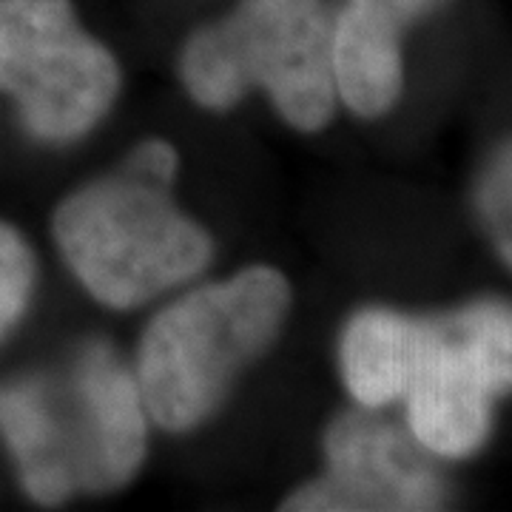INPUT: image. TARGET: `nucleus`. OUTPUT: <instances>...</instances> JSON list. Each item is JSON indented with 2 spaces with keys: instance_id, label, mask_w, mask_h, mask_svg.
I'll return each instance as SVG.
<instances>
[{
  "instance_id": "obj_8",
  "label": "nucleus",
  "mask_w": 512,
  "mask_h": 512,
  "mask_svg": "<svg viewBox=\"0 0 512 512\" xmlns=\"http://www.w3.org/2000/svg\"><path fill=\"white\" fill-rule=\"evenodd\" d=\"M330 72L336 100L359 117H382L404 86L402 32L348 3L330 29Z\"/></svg>"
},
{
  "instance_id": "obj_13",
  "label": "nucleus",
  "mask_w": 512,
  "mask_h": 512,
  "mask_svg": "<svg viewBox=\"0 0 512 512\" xmlns=\"http://www.w3.org/2000/svg\"><path fill=\"white\" fill-rule=\"evenodd\" d=\"M348 3L356 6V9H362V12H367L370 18L393 26L396 32H404L416 20L427 18L430 12H436L447 0H348Z\"/></svg>"
},
{
  "instance_id": "obj_5",
  "label": "nucleus",
  "mask_w": 512,
  "mask_h": 512,
  "mask_svg": "<svg viewBox=\"0 0 512 512\" xmlns=\"http://www.w3.org/2000/svg\"><path fill=\"white\" fill-rule=\"evenodd\" d=\"M57 419L74 493H109L140 470L146 456V404L137 376L106 345L83 350L55 384Z\"/></svg>"
},
{
  "instance_id": "obj_4",
  "label": "nucleus",
  "mask_w": 512,
  "mask_h": 512,
  "mask_svg": "<svg viewBox=\"0 0 512 512\" xmlns=\"http://www.w3.org/2000/svg\"><path fill=\"white\" fill-rule=\"evenodd\" d=\"M251 83L299 131H319L336 109L330 72L333 20L322 0H239L225 18Z\"/></svg>"
},
{
  "instance_id": "obj_3",
  "label": "nucleus",
  "mask_w": 512,
  "mask_h": 512,
  "mask_svg": "<svg viewBox=\"0 0 512 512\" xmlns=\"http://www.w3.org/2000/svg\"><path fill=\"white\" fill-rule=\"evenodd\" d=\"M0 92L37 140L72 143L106 117L120 69L69 0H0Z\"/></svg>"
},
{
  "instance_id": "obj_9",
  "label": "nucleus",
  "mask_w": 512,
  "mask_h": 512,
  "mask_svg": "<svg viewBox=\"0 0 512 512\" xmlns=\"http://www.w3.org/2000/svg\"><path fill=\"white\" fill-rule=\"evenodd\" d=\"M419 345V319L390 308H367L342 333V379L365 410H379L404 396Z\"/></svg>"
},
{
  "instance_id": "obj_2",
  "label": "nucleus",
  "mask_w": 512,
  "mask_h": 512,
  "mask_svg": "<svg viewBox=\"0 0 512 512\" xmlns=\"http://www.w3.org/2000/svg\"><path fill=\"white\" fill-rule=\"evenodd\" d=\"M55 239L97 302L126 311L180 288L211 262V239L134 171L86 185L55 214Z\"/></svg>"
},
{
  "instance_id": "obj_6",
  "label": "nucleus",
  "mask_w": 512,
  "mask_h": 512,
  "mask_svg": "<svg viewBox=\"0 0 512 512\" xmlns=\"http://www.w3.org/2000/svg\"><path fill=\"white\" fill-rule=\"evenodd\" d=\"M501 396L458 313L419 319V345L404 387L407 430L430 456H473L490 436Z\"/></svg>"
},
{
  "instance_id": "obj_10",
  "label": "nucleus",
  "mask_w": 512,
  "mask_h": 512,
  "mask_svg": "<svg viewBox=\"0 0 512 512\" xmlns=\"http://www.w3.org/2000/svg\"><path fill=\"white\" fill-rule=\"evenodd\" d=\"M180 77L185 92L191 94L202 109L225 111L237 106L245 94L254 89L251 74L242 63L234 35L228 23L205 26L185 43L180 57Z\"/></svg>"
},
{
  "instance_id": "obj_7",
  "label": "nucleus",
  "mask_w": 512,
  "mask_h": 512,
  "mask_svg": "<svg viewBox=\"0 0 512 512\" xmlns=\"http://www.w3.org/2000/svg\"><path fill=\"white\" fill-rule=\"evenodd\" d=\"M427 450L393 424L353 413L328 436L330 470L285 510H439L444 484Z\"/></svg>"
},
{
  "instance_id": "obj_12",
  "label": "nucleus",
  "mask_w": 512,
  "mask_h": 512,
  "mask_svg": "<svg viewBox=\"0 0 512 512\" xmlns=\"http://www.w3.org/2000/svg\"><path fill=\"white\" fill-rule=\"evenodd\" d=\"M35 282V259L15 228L0 222V336L18 322Z\"/></svg>"
},
{
  "instance_id": "obj_1",
  "label": "nucleus",
  "mask_w": 512,
  "mask_h": 512,
  "mask_svg": "<svg viewBox=\"0 0 512 512\" xmlns=\"http://www.w3.org/2000/svg\"><path fill=\"white\" fill-rule=\"evenodd\" d=\"M291 308V288L274 268H248L171 302L143 333L137 384L146 413L185 433L214 416L231 384L268 348Z\"/></svg>"
},
{
  "instance_id": "obj_11",
  "label": "nucleus",
  "mask_w": 512,
  "mask_h": 512,
  "mask_svg": "<svg viewBox=\"0 0 512 512\" xmlns=\"http://www.w3.org/2000/svg\"><path fill=\"white\" fill-rule=\"evenodd\" d=\"M478 214L512 271V140L495 151L478 183Z\"/></svg>"
},
{
  "instance_id": "obj_14",
  "label": "nucleus",
  "mask_w": 512,
  "mask_h": 512,
  "mask_svg": "<svg viewBox=\"0 0 512 512\" xmlns=\"http://www.w3.org/2000/svg\"><path fill=\"white\" fill-rule=\"evenodd\" d=\"M128 171L146 177V180H154V183H171L174 171H177V154L168 143H160V140H151L146 146L137 148V154L131 157L128 163Z\"/></svg>"
}]
</instances>
